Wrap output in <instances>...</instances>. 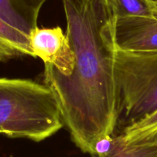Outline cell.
<instances>
[{
	"mask_svg": "<svg viewBox=\"0 0 157 157\" xmlns=\"http://www.w3.org/2000/svg\"><path fill=\"white\" fill-rule=\"evenodd\" d=\"M58 101L45 84L0 78V134L40 142L64 126Z\"/></svg>",
	"mask_w": 157,
	"mask_h": 157,
	"instance_id": "obj_2",
	"label": "cell"
},
{
	"mask_svg": "<svg viewBox=\"0 0 157 157\" xmlns=\"http://www.w3.org/2000/svg\"><path fill=\"white\" fill-rule=\"evenodd\" d=\"M122 135L127 140L144 139L157 136V110L140 121L129 124Z\"/></svg>",
	"mask_w": 157,
	"mask_h": 157,
	"instance_id": "obj_10",
	"label": "cell"
},
{
	"mask_svg": "<svg viewBox=\"0 0 157 157\" xmlns=\"http://www.w3.org/2000/svg\"><path fill=\"white\" fill-rule=\"evenodd\" d=\"M110 32L115 48L157 52V14L151 16L113 18Z\"/></svg>",
	"mask_w": 157,
	"mask_h": 157,
	"instance_id": "obj_5",
	"label": "cell"
},
{
	"mask_svg": "<svg viewBox=\"0 0 157 157\" xmlns=\"http://www.w3.org/2000/svg\"><path fill=\"white\" fill-rule=\"evenodd\" d=\"M22 56L34 57L29 36L0 18V62Z\"/></svg>",
	"mask_w": 157,
	"mask_h": 157,
	"instance_id": "obj_8",
	"label": "cell"
},
{
	"mask_svg": "<svg viewBox=\"0 0 157 157\" xmlns=\"http://www.w3.org/2000/svg\"><path fill=\"white\" fill-rule=\"evenodd\" d=\"M91 157H157V136L127 140L122 134L102 140Z\"/></svg>",
	"mask_w": 157,
	"mask_h": 157,
	"instance_id": "obj_6",
	"label": "cell"
},
{
	"mask_svg": "<svg viewBox=\"0 0 157 157\" xmlns=\"http://www.w3.org/2000/svg\"><path fill=\"white\" fill-rule=\"evenodd\" d=\"M114 65L121 92V111L124 110L129 124L156 111L157 52L115 48Z\"/></svg>",
	"mask_w": 157,
	"mask_h": 157,
	"instance_id": "obj_3",
	"label": "cell"
},
{
	"mask_svg": "<svg viewBox=\"0 0 157 157\" xmlns=\"http://www.w3.org/2000/svg\"><path fill=\"white\" fill-rule=\"evenodd\" d=\"M154 1H155V0H154Z\"/></svg>",
	"mask_w": 157,
	"mask_h": 157,
	"instance_id": "obj_12",
	"label": "cell"
},
{
	"mask_svg": "<svg viewBox=\"0 0 157 157\" xmlns=\"http://www.w3.org/2000/svg\"><path fill=\"white\" fill-rule=\"evenodd\" d=\"M114 18L151 16L157 14L154 0H105Z\"/></svg>",
	"mask_w": 157,
	"mask_h": 157,
	"instance_id": "obj_9",
	"label": "cell"
},
{
	"mask_svg": "<svg viewBox=\"0 0 157 157\" xmlns=\"http://www.w3.org/2000/svg\"><path fill=\"white\" fill-rule=\"evenodd\" d=\"M48 0H0V18L30 35L37 27L39 12Z\"/></svg>",
	"mask_w": 157,
	"mask_h": 157,
	"instance_id": "obj_7",
	"label": "cell"
},
{
	"mask_svg": "<svg viewBox=\"0 0 157 157\" xmlns=\"http://www.w3.org/2000/svg\"><path fill=\"white\" fill-rule=\"evenodd\" d=\"M75 66L64 76L44 64V84L55 94L72 140L93 155L112 136L121 113L115 75V48L110 32L113 15L105 0H62Z\"/></svg>",
	"mask_w": 157,
	"mask_h": 157,
	"instance_id": "obj_1",
	"label": "cell"
},
{
	"mask_svg": "<svg viewBox=\"0 0 157 157\" xmlns=\"http://www.w3.org/2000/svg\"><path fill=\"white\" fill-rule=\"evenodd\" d=\"M34 58L52 66L64 76H70L75 66V54L67 34L61 27H35L29 35Z\"/></svg>",
	"mask_w": 157,
	"mask_h": 157,
	"instance_id": "obj_4",
	"label": "cell"
},
{
	"mask_svg": "<svg viewBox=\"0 0 157 157\" xmlns=\"http://www.w3.org/2000/svg\"><path fill=\"white\" fill-rule=\"evenodd\" d=\"M155 2H156V3L157 4V0H155Z\"/></svg>",
	"mask_w": 157,
	"mask_h": 157,
	"instance_id": "obj_11",
	"label": "cell"
}]
</instances>
